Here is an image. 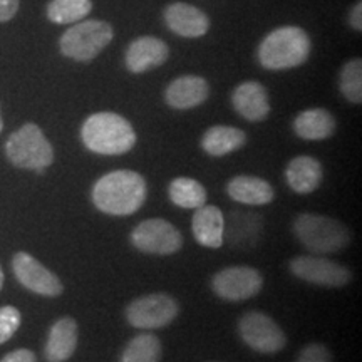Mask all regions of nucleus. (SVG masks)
<instances>
[{"label":"nucleus","instance_id":"obj_1","mask_svg":"<svg viewBox=\"0 0 362 362\" xmlns=\"http://www.w3.org/2000/svg\"><path fill=\"white\" fill-rule=\"evenodd\" d=\"M146 200V181L131 170H117L104 175L93 188V202L106 215H133Z\"/></svg>","mask_w":362,"mask_h":362},{"label":"nucleus","instance_id":"obj_2","mask_svg":"<svg viewBox=\"0 0 362 362\" xmlns=\"http://www.w3.org/2000/svg\"><path fill=\"white\" fill-rule=\"evenodd\" d=\"M84 146L98 155H124L136 144L133 126L116 112H96L84 121L81 129Z\"/></svg>","mask_w":362,"mask_h":362},{"label":"nucleus","instance_id":"obj_3","mask_svg":"<svg viewBox=\"0 0 362 362\" xmlns=\"http://www.w3.org/2000/svg\"><path fill=\"white\" fill-rule=\"evenodd\" d=\"M310 54V39L300 27H280L262 40L259 61L265 69L284 71L304 64Z\"/></svg>","mask_w":362,"mask_h":362},{"label":"nucleus","instance_id":"obj_4","mask_svg":"<svg viewBox=\"0 0 362 362\" xmlns=\"http://www.w3.org/2000/svg\"><path fill=\"white\" fill-rule=\"evenodd\" d=\"M293 233L298 242L314 255L337 253L351 243L347 226L332 216L302 214L293 223Z\"/></svg>","mask_w":362,"mask_h":362},{"label":"nucleus","instance_id":"obj_5","mask_svg":"<svg viewBox=\"0 0 362 362\" xmlns=\"http://www.w3.org/2000/svg\"><path fill=\"white\" fill-rule=\"evenodd\" d=\"M6 155L13 166L44 173L52 165L54 149L37 124L27 123L11 134L6 143Z\"/></svg>","mask_w":362,"mask_h":362},{"label":"nucleus","instance_id":"obj_6","mask_svg":"<svg viewBox=\"0 0 362 362\" xmlns=\"http://www.w3.org/2000/svg\"><path fill=\"white\" fill-rule=\"evenodd\" d=\"M112 40V27L103 21H84L67 29L59 40L66 57L88 62Z\"/></svg>","mask_w":362,"mask_h":362},{"label":"nucleus","instance_id":"obj_7","mask_svg":"<svg viewBox=\"0 0 362 362\" xmlns=\"http://www.w3.org/2000/svg\"><path fill=\"white\" fill-rule=\"evenodd\" d=\"M238 332L248 347L262 354H275L287 344V337L280 325L270 315L259 310L248 312L240 319Z\"/></svg>","mask_w":362,"mask_h":362},{"label":"nucleus","instance_id":"obj_8","mask_svg":"<svg viewBox=\"0 0 362 362\" xmlns=\"http://www.w3.org/2000/svg\"><path fill=\"white\" fill-rule=\"evenodd\" d=\"M178 312V304L168 293H151L131 302L126 319L136 329H161L173 322Z\"/></svg>","mask_w":362,"mask_h":362},{"label":"nucleus","instance_id":"obj_9","mask_svg":"<svg viewBox=\"0 0 362 362\" xmlns=\"http://www.w3.org/2000/svg\"><path fill=\"white\" fill-rule=\"evenodd\" d=\"M131 242L139 252L153 255H171L183 247L180 230L163 218L141 221L131 233Z\"/></svg>","mask_w":362,"mask_h":362},{"label":"nucleus","instance_id":"obj_10","mask_svg":"<svg viewBox=\"0 0 362 362\" xmlns=\"http://www.w3.org/2000/svg\"><path fill=\"white\" fill-rule=\"evenodd\" d=\"M292 274L305 282L320 287L339 288L351 282L352 274L347 267L325 259L322 255H302L291 262Z\"/></svg>","mask_w":362,"mask_h":362},{"label":"nucleus","instance_id":"obj_11","mask_svg":"<svg viewBox=\"0 0 362 362\" xmlns=\"http://www.w3.org/2000/svg\"><path fill=\"white\" fill-rule=\"evenodd\" d=\"M264 277L252 267H228L216 272L211 288L220 298L230 302H242L255 297L262 291Z\"/></svg>","mask_w":362,"mask_h":362},{"label":"nucleus","instance_id":"obj_12","mask_svg":"<svg viewBox=\"0 0 362 362\" xmlns=\"http://www.w3.org/2000/svg\"><path fill=\"white\" fill-rule=\"evenodd\" d=\"M12 269L17 280H19L25 288L39 293V296L56 297L61 296L62 291H64L61 280H59L51 270L45 269L37 259L29 255V253H16V257H13L12 260Z\"/></svg>","mask_w":362,"mask_h":362},{"label":"nucleus","instance_id":"obj_13","mask_svg":"<svg viewBox=\"0 0 362 362\" xmlns=\"http://www.w3.org/2000/svg\"><path fill=\"white\" fill-rule=\"evenodd\" d=\"M264 218L255 211L232 210L228 218H225L223 240L237 250L253 248L262 238Z\"/></svg>","mask_w":362,"mask_h":362},{"label":"nucleus","instance_id":"obj_14","mask_svg":"<svg viewBox=\"0 0 362 362\" xmlns=\"http://www.w3.org/2000/svg\"><path fill=\"white\" fill-rule=\"evenodd\" d=\"M170 56L168 45L156 37H139L131 42L126 52V66L134 74H141L153 67L165 64Z\"/></svg>","mask_w":362,"mask_h":362},{"label":"nucleus","instance_id":"obj_15","mask_svg":"<svg viewBox=\"0 0 362 362\" xmlns=\"http://www.w3.org/2000/svg\"><path fill=\"white\" fill-rule=\"evenodd\" d=\"M166 24L181 37H202L210 29V21L200 8L185 2H176L165 11Z\"/></svg>","mask_w":362,"mask_h":362},{"label":"nucleus","instance_id":"obj_16","mask_svg":"<svg viewBox=\"0 0 362 362\" xmlns=\"http://www.w3.org/2000/svg\"><path fill=\"white\" fill-rule=\"evenodd\" d=\"M193 237L206 248H220L225 243V216L214 205H203L194 210L192 220Z\"/></svg>","mask_w":362,"mask_h":362},{"label":"nucleus","instance_id":"obj_17","mask_svg":"<svg viewBox=\"0 0 362 362\" xmlns=\"http://www.w3.org/2000/svg\"><path fill=\"white\" fill-rule=\"evenodd\" d=\"M235 111L248 121H262L269 116L270 101L267 89L255 81L240 84L232 94Z\"/></svg>","mask_w":362,"mask_h":362},{"label":"nucleus","instance_id":"obj_18","mask_svg":"<svg viewBox=\"0 0 362 362\" xmlns=\"http://www.w3.org/2000/svg\"><path fill=\"white\" fill-rule=\"evenodd\" d=\"M210 86L198 76H183L175 79L165 93V101L175 110H192L206 101Z\"/></svg>","mask_w":362,"mask_h":362},{"label":"nucleus","instance_id":"obj_19","mask_svg":"<svg viewBox=\"0 0 362 362\" xmlns=\"http://www.w3.org/2000/svg\"><path fill=\"white\" fill-rule=\"evenodd\" d=\"M78 347V324L71 317H62L51 327L44 356L49 362H64Z\"/></svg>","mask_w":362,"mask_h":362},{"label":"nucleus","instance_id":"obj_20","mask_svg":"<svg viewBox=\"0 0 362 362\" xmlns=\"http://www.w3.org/2000/svg\"><path fill=\"white\" fill-rule=\"evenodd\" d=\"M228 197L242 205H267L274 200V188L259 176H235L226 187Z\"/></svg>","mask_w":362,"mask_h":362},{"label":"nucleus","instance_id":"obj_21","mask_svg":"<svg viewBox=\"0 0 362 362\" xmlns=\"http://www.w3.org/2000/svg\"><path fill=\"white\" fill-rule=\"evenodd\" d=\"M324 171L320 163L310 156H297L288 163L285 170V178H287L288 187L296 193L309 194L319 188L322 181Z\"/></svg>","mask_w":362,"mask_h":362},{"label":"nucleus","instance_id":"obj_22","mask_svg":"<svg viewBox=\"0 0 362 362\" xmlns=\"http://www.w3.org/2000/svg\"><path fill=\"white\" fill-rule=\"evenodd\" d=\"M293 129L296 134L302 139H309V141H320V139H327L336 131V119L327 110H314L302 111L300 115L293 121Z\"/></svg>","mask_w":362,"mask_h":362},{"label":"nucleus","instance_id":"obj_23","mask_svg":"<svg viewBox=\"0 0 362 362\" xmlns=\"http://www.w3.org/2000/svg\"><path fill=\"white\" fill-rule=\"evenodd\" d=\"M247 134L232 126H214L203 134L202 148L211 156H225L245 144Z\"/></svg>","mask_w":362,"mask_h":362},{"label":"nucleus","instance_id":"obj_24","mask_svg":"<svg viewBox=\"0 0 362 362\" xmlns=\"http://www.w3.org/2000/svg\"><path fill=\"white\" fill-rule=\"evenodd\" d=\"M168 193L170 200L181 208L197 210L206 203V192L203 185L200 181L188 178V176H178L171 181Z\"/></svg>","mask_w":362,"mask_h":362},{"label":"nucleus","instance_id":"obj_25","mask_svg":"<svg viewBox=\"0 0 362 362\" xmlns=\"http://www.w3.org/2000/svg\"><path fill=\"white\" fill-rule=\"evenodd\" d=\"M161 342L153 334H139L126 346L121 362H160Z\"/></svg>","mask_w":362,"mask_h":362},{"label":"nucleus","instance_id":"obj_26","mask_svg":"<svg viewBox=\"0 0 362 362\" xmlns=\"http://www.w3.org/2000/svg\"><path fill=\"white\" fill-rule=\"evenodd\" d=\"M90 8V0H52L47 6V17L54 24H74L88 17Z\"/></svg>","mask_w":362,"mask_h":362},{"label":"nucleus","instance_id":"obj_27","mask_svg":"<svg viewBox=\"0 0 362 362\" xmlns=\"http://www.w3.org/2000/svg\"><path fill=\"white\" fill-rule=\"evenodd\" d=\"M341 90L347 101L361 104L362 101V62L361 59L347 62L341 71Z\"/></svg>","mask_w":362,"mask_h":362},{"label":"nucleus","instance_id":"obj_28","mask_svg":"<svg viewBox=\"0 0 362 362\" xmlns=\"http://www.w3.org/2000/svg\"><path fill=\"white\" fill-rule=\"evenodd\" d=\"M21 327V312L7 305L0 309V344L7 342Z\"/></svg>","mask_w":362,"mask_h":362},{"label":"nucleus","instance_id":"obj_29","mask_svg":"<svg viewBox=\"0 0 362 362\" xmlns=\"http://www.w3.org/2000/svg\"><path fill=\"white\" fill-rule=\"evenodd\" d=\"M296 362H332V356L324 344L314 342L302 349Z\"/></svg>","mask_w":362,"mask_h":362},{"label":"nucleus","instance_id":"obj_30","mask_svg":"<svg viewBox=\"0 0 362 362\" xmlns=\"http://www.w3.org/2000/svg\"><path fill=\"white\" fill-rule=\"evenodd\" d=\"M21 0H0V22L11 21L19 11Z\"/></svg>","mask_w":362,"mask_h":362},{"label":"nucleus","instance_id":"obj_31","mask_svg":"<svg viewBox=\"0 0 362 362\" xmlns=\"http://www.w3.org/2000/svg\"><path fill=\"white\" fill-rule=\"evenodd\" d=\"M0 362H37V359H35V354L33 351L17 349L11 352V354H7Z\"/></svg>","mask_w":362,"mask_h":362},{"label":"nucleus","instance_id":"obj_32","mask_svg":"<svg viewBox=\"0 0 362 362\" xmlns=\"http://www.w3.org/2000/svg\"><path fill=\"white\" fill-rule=\"evenodd\" d=\"M351 25L354 27L356 30H361L362 29V4L359 2L357 6L352 8V13H351Z\"/></svg>","mask_w":362,"mask_h":362},{"label":"nucleus","instance_id":"obj_33","mask_svg":"<svg viewBox=\"0 0 362 362\" xmlns=\"http://www.w3.org/2000/svg\"><path fill=\"white\" fill-rule=\"evenodd\" d=\"M4 285V272H2V267H0V288H2Z\"/></svg>","mask_w":362,"mask_h":362},{"label":"nucleus","instance_id":"obj_34","mask_svg":"<svg viewBox=\"0 0 362 362\" xmlns=\"http://www.w3.org/2000/svg\"><path fill=\"white\" fill-rule=\"evenodd\" d=\"M4 129V121H2V115H0V133H2Z\"/></svg>","mask_w":362,"mask_h":362}]
</instances>
